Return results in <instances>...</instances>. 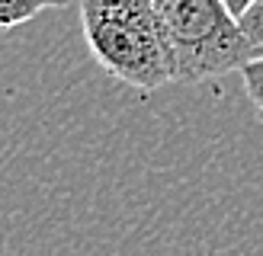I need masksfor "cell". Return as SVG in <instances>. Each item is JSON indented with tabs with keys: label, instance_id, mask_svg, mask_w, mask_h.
I'll return each mask as SVG.
<instances>
[{
	"label": "cell",
	"instance_id": "4",
	"mask_svg": "<svg viewBox=\"0 0 263 256\" xmlns=\"http://www.w3.org/2000/svg\"><path fill=\"white\" fill-rule=\"evenodd\" d=\"M238 23H241V32L247 38V45H251L254 58H263V0H254L238 16Z\"/></svg>",
	"mask_w": 263,
	"mask_h": 256
},
{
	"label": "cell",
	"instance_id": "7",
	"mask_svg": "<svg viewBox=\"0 0 263 256\" xmlns=\"http://www.w3.org/2000/svg\"><path fill=\"white\" fill-rule=\"evenodd\" d=\"M42 4H45V7H68L71 0H42Z\"/></svg>",
	"mask_w": 263,
	"mask_h": 256
},
{
	"label": "cell",
	"instance_id": "5",
	"mask_svg": "<svg viewBox=\"0 0 263 256\" xmlns=\"http://www.w3.org/2000/svg\"><path fill=\"white\" fill-rule=\"evenodd\" d=\"M238 74H241L247 99L254 102V109L260 112V119H263V58H251Z\"/></svg>",
	"mask_w": 263,
	"mask_h": 256
},
{
	"label": "cell",
	"instance_id": "1",
	"mask_svg": "<svg viewBox=\"0 0 263 256\" xmlns=\"http://www.w3.org/2000/svg\"><path fill=\"white\" fill-rule=\"evenodd\" d=\"M81 26L90 55L116 80L144 93L177 80L154 0H81Z\"/></svg>",
	"mask_w": 263,
	"mask_h": 256
},
{
	"label": "cell",
	"instance_id": "6",
	"mask_svg": "<svg viewBox=\"0 0 263 256\" xmlns=\"http://www.w3.org/2000/svg\"><path fill=\"white\" fill-rule=\"evenodd\" d=\"M225 4H228V10L234 13V16H241V13H244L247 7H251L254 0H225Z\"/></svg>",
	"mask_w": 263,
	"mask_h": 256
},
{
	"label": "cell",
	"instance_id": "3",
	"mask_svg": "<svg viewBox=\"0 0 263 256\" xmlns=\"http://www.w3.org/2000/svg\"><path fill=\"white\" fill-rule=\"evenodd\" d=\"M42 7H45L42 0H0V32L29 23L32 16H39Z\"/></svg>",
	"mask_w": 263,
	"mask_h": 256
},
{
	"label": "cell",
	"instance_id": "2",
	"mask_svg": "<svg viewBox=\"0 0 263 256\" xmlns=\"http://www.w3.org/2000/svg\"><path fill=\"white\" fill-rule=\"evenodd\" d=\"M174 51V77L199 83L241 71L254 58L238 16L225 0H154Z\"/></svg>",
	"mask_w": 263,
	"mask_h": 256
}]
</instances>
